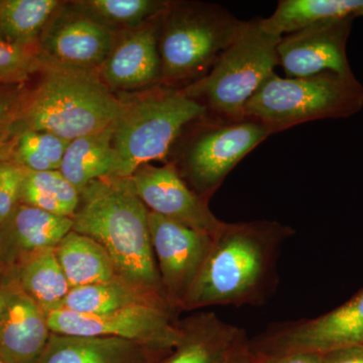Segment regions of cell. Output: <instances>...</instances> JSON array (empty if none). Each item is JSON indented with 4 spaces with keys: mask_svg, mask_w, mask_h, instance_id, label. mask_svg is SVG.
<instances>
[{
    "mask_svg": "<svg viewBox=\"0 0 363 363\" xmlns=\"http://www.w3.org/2000/svg\"><path fill=\"white\" fill-rule=\"evenodd\" d=\"M362 16L363 0H281L269 18H260V26L281 38L323 21Z\"/></svg>",
    "mask_w": 363,
    "mask_h": 363,
    "instance_id": "20",
    "label": "cell"
},
{
    "mask_svg": "<svg viewBox=\"0 0 363 363\" xmlns=\"http://www.w3.org/2000/svg\"><path fill=\"white\" fill-rule=\"evenodd\" d=\"M26 169L0 160V226L20 204L21 183Z\"/></svg>",
    "mask_w": 363,
    "mask_h": 363,
    "instance_id": "30",
    "label": "cell"
},
{
    "mask_svg": "<svg viewBox=\"0 0 363 363\" xmlns=\"http://www.w3.org/2000/svg\"><path fill=\"white\" fill-rule=\"evenodd\" d=\"M52 333L133 341L160 353L172 352L180 339L174 313L150 305H135L104 314L55 310L48 313Z\"/></svg>",
    "mask_w": 363,
    "mask_h": 363,
    "instance_id": "9",
    "label": "cell"
},
{
    "mask_svg": "<svg viewBox=\"0 0 363 363\" xmlns=\"http://www.w3.org/2000/svg\"><path fill=\"white\" fill-rule=\"evenodd\" d=\"M0 363H7L6 360H4V358L0 355Z\"/></svg>",
    "mask_w": 363,
    "mask_h": 363,
    "instance_id": "37",
    "label": "cell"
},
{
    "mask_svg": "<svg viewBox=\"0 0 363 363\" xmlns=\"http://www.w3.org/2000/svg\"><path fill=\"white\" fill-rule=\"evenodd\" d=\"M26 90L23 84L0 86V145L6 142L11 133L20 113Z\"/></svg>",
    "mask_w": 363,
    "mask_h": 363,
    "instance_id": "31",
    "label": "cell"
},
{
    "mask_svg": "<svg viewBox=\"0 0 363 363\" xmlns=\"http://www.w3.org/2000/svg\"><path fill=\"white\" fill-rule=\"evenodd\" d=\"M150 241L164 295L174 312L183 310L212 245V236L149 212Z\"/></svg>",
    "mask_w": 363,
    "mask_h": 363,
    "instance_id": "11",
    "label": "cell"
},
{
    "mask_svg": "<svg viewBox=\"0 0 363 363\" xmlns=\"http://www.w3.org/2000/svg\"><path fill=\"white\" fill-rule=\"evenodd\" d=\"M16 283L18 281H16V272L13 269L0 271V314H1Z\"/></svg>",
    "mask_w": 363,
    "mask_h": 363,
    "instance_id": "34",
    "label": "cell"
},
{
    "mask_svg": "<svg viewBox=\"0 0 363 363\" xmlns=\"http://www.w3.org/2000/svg\"><path fill=\"white\" fill-rule=\"evenodd\" d=\"M157 354L162 353L124 339L52 333L38 363H150Z\"/></svg>",
    "mask_w": 363,
    "mask_h": 363,
    "instance_id": "19",
    "label": "cell"
},
{
    "mask_svg": "<svg viewBox=\"0 0 363 363\" xmlns=\"http://www.w3.org/2000/svg\"><path fill=\"white\" fill-rule=\"evenodd\" d=\"M4 269V245L2 240L1 233H0V271Z\"/></svg>",
    "mask_w": 363,
    "mask_h": 363,
    "instance_id": "36",
    "label": "cell"
},
{
    "mask_svg": "<svg viewBox=\"0 0 363 363\" xmlns=\"http://www.w3.org/2000/svg\"><path fill=\"white\" fill-rule=\"evenodd\" d=\"M322 363H363V345L348 346L325 352Z\"/></svg>",
    "mask_w": 363,
    "mask_h": 363,
    "instance_id": "33",
    "label": "cell"
},
{
    "mask_svg": "<svg viewBox=\"0 0 363 363\" xmlns=\"http://www.w3.org/2000/svg\"><path fill=\"white\" fill-rule=\"evenodd\" d=\"M279 39L262 30L260 18L247 21L238 39L221 55L211 71L182 92L203 105L208 113L242 116L245 105L276 74Z\"/></svg>",
    "mask_w": 363,
    "mask_h": 363,
    "instance_id": "7",
    "label": "cell"
},
{
    "mask_svg": "<svg viewBox=\"0 0 363 363\" xmlns=\"http://www.w3.org/2000/svg\"><path fill=\"white\" fill-rule=\"evenodd\" d=\"M59 6L57 0H0V39L16 45H38Z\"/></svg>",
    "mask_w": 363,
    "mask_h": 363,
    "instance_id": "26",
    "label": "cell"
},
{
    "mask_svg": "<svg viewBox=\"0 0 363 363\" xmlns=\"http://www.w3.org/2000/svg\"><path fill=\"white\" fill-rule=\"evenodd\" d=\"M200 128L184 145L179 164H173L193 191L209 203L236 164L274 131L250 117L205 114Z\"/></svg>",
    "mask_w": 363,
    "mask_h": 363,
    "instance_id": "8",
    "label": "cell"
},
{
    "mask_svg": "<svg viewBox=\"0 0 363 363\" xmlns=\"http://www.w3.org/2000/svg\"><path fill=\"white\" fill-rule=\"evenodd\" d=\"M43 65L39 45H21L0 39V86L23 84Z\"/></svg>",
    "mask_w": 363,
    "mask_h": 363,
    "instance_id": "29",
    "label": "cell"
},
{
    "mask_svg": "<svg viewBox=\"0 0 363 363\" xmlns=\"http://www.w3.org/2000/svg\"><path fill=\"white\" fill-rule=\"evenodd\" d=\"M40 82L26 90L9 140L25 130L45 131L72 140L106 130L123 111L96 69L44 61Z\"/></svg>",
    "mask_w": 363,
    "mask_h": 363,
    "instance_id": "3",
    "label": "cell"
},
{
    "mask_svg": "<svg viewBox=\"0 0 363 363\" xmlns=\"http://www.w3.org/2000/svg\"><path fill=\"white\" fill-rule=\"evenodd\" d=\"M224 363H255L252 350L250 347V340L240 346L238 350L234 351L230 357Z\"/></svg>",
    "mask_w": 363,
    "mask_h": 363,
    "instance_id": "35",
    "label": "cell"
},
{
    "mask_svg": "<svg viewBox=\"0 0 363 363\" xmlns=\"http://www.w3.org/2000/svg\"><path fill=\"white\" fill-rule=\"evenodd\" d=\"M20 202L51 214L72 218L80 204V192L60 171L26 169Z\"/></svg>",
    "mask_w": 363,
    "mask_h": 363,
    "instance_id": "27",
    "label": "cell"
},
{
    "mask_svg": "<svg viewBox=\"0 0 363 363\" xmlns=\"http://www.w3.org/2000/svg\"><path fill=\"white\" fill-rule=\"evenodd\" d=\"M18 286L45 313L61 309L71 286L55 248L33 253L13 267Z\"/></svg>",
    "mask_w": 363,
    "mask_h": 363,
    "instance_id": "22",
    "label": "cell"
},
{
    "mask_svg": "<svg viewBox=\"0 0 363 363\" xmlns=\"http://www.w3.org/2000/svg\"><path fill=\"white\" fill-rule=\"evenodd\" d=\"M55 252L71 288L119 279L104 247L84 234L70 231Z\"/></svg>",
    "mask_w": 363,
    "mask_h": 363,
    "instance_id": "23",
    "label": "cell"
},
{
    "mask_svg": "<svg viewBox=\"0 0 363 363\" xmlns=\"http://www.w3.org/2000/svg\"><path fill=\"white\" fill-rule=\"evenodd\" d=\"M73 218L58 216L38 208L18 204L1 226L4 269H13L33 253L55 248L73 230Z\"/></svg>",
    "mask_w": 363,
    "mask_h": 363,
    "instance_id": "18",
    "label": "cell"
},
{
    "mask_svg": "<svg viewBox=\"0 0 363 363\" xmlns=\"http://www.w3.org/2000/svg\"><path fill=\"white\" fill-rule=\"evenodd\" d=\"M135 305H150L175 313L168 304L121 279L71 288L61 309L78 314L113 312Z\"/></svg>",
    "mask_w": 363,
    "mask_h": 363,
    "instance_id": "24",
    "label": "cell"
},
{
    "mask_svg": "<svg viewBox=\"0 0 363 363\" xmlns=\"http://www.w3.org/2000/svg\"><path fill=\"white\" fill-rule=\"evenodd\" d=\"M157 28L155 23H145L116 40L100 67V76L109 87H138L161 80Z\"/></svg>",
    "mask_w": 363,
    "mask_h": 363,
    "instance_id": "16",
    "label": "cell"
},
{
    "mask_svg": "<svg viewBox=\"0 0 363 363\" xmlns=\"http://www.w3.org/2000/svg\"><path fill=\"white\" fill-rule=\"evenodd\" d=\"M295 230L274 220L224 222L183 306H259L276 290L281 247Z\"/></svg>",
    "mask_w": 363,
    "mask_h": 363,
    "instance_id": "1",
    "label": "cell"
},
{
    "mask_svg": "<svg viewBox=\"0 0 363 363\" xmlns=\"http://www.w3.org/2000/svg\"><path fill=\"white\" fill-rule=\"evenodd\" d=\"M363 345V288L336 309L313 318L276 325L250 341L253 357L316 352Z\"/></svg>",
    "mask_w": 363,
    "mask_h": 363,
    "instance_id": "10",
    "label": "cell"
},
{
    "mask_svg": "<svg viewBox=\"0 0 363 363\" xmlns=\"http://www.w3.org/2000/svg\"><path fill=\"white\" fill-rule=\"evenodd\" d=\"M207 113L199 102L174 88H157L130 104L113 123L116 177L130 178L140 167L169 156L189 124Z\"/></svg>",
    "mask_w": 363,
    "mask_h": 363,
    "instance_id": "6",
    "label": "cell"
},
{
    "mask_svg": "<svg viewBox=\"0 0 363 363\" xmlns=\"http://www.w3.org/2000/svg\"><path fill=\"white\" fill-rule=\"evenodd\" d=\"M161 21V81L174 89L178 84H184V89L204 78L247 21L225 7L196 2L169 4Z\"/></svg>",
    "mask_w": 363,
    "mask_h": 363,
    "instance_id": "4",
    "label": "cell"
},
{
    "mask_svg": "<svg viewBox=\"0 0 363 363\" xmlns=\"http://www.w3.org/2000/svg\"><path fill=\"white\" fill-rule=\"evenodd\" d=\"M149 212L130 178L106 177L80 191L73 230L104 247L119 279L169 305L150 241Z\"/></svg>",
    "mask_w": 363,
    "mask_h": 363,
    "instance_id": "2",
    "label": "cell"
},
{
    "mask_svg": "<svg viewBox=\"0 0 363 363\" xmlns=\"http://www.w3.org/2000/svg\"><path fill=\"white\" fill-rule=\"evenodd\" d=\"M180 339L162 363H224L248 342L240 327L226 323L214 313H198L178 321Z\"/></svg>",
    "mask_w": 363,
    "mask_h": 363,
    "instance_id": "17",
    "label": "cell"
},
{
    "mask_svg": "<svg viewBox=\"0 0 363 363\" xmlns=\"http://www.w3.org/2000/svg\"><path fill=\"white\" fill-rule=\"evenodd\" d=\"M354 20L323 21L283 35L277 45V55L286 77H308L323 72L352 74L347 58V40Z\"/></svg>",
    "mask_w": 363,
    "mask_h": 363,
    "instance_id": "12",
    "label": "cell"
},
{
    "mask_svg": "<svg viewBox=\"0 0 363 363\" xmlns=\"http://www.w3.org/2000/svg\"><path fill=\"white\" fill-rule=\"evenodd\" d=\"M51 334L47 313L16 283L0 314V355L7 363H38Z\"/></svg>",
    "mask_w": 363,
    "mask_h": 363,
    "instance_id": "15",
    "label": "cell"
},
{
    "mask_svg": "<svg viewBox=\"0 0 363 363\" xmlns=\"http://www.w3.org/2000/svg\"><path fill=\"white\" fill-rule=\"evenodd\" d=\"M69 143L45 131H21L0 145V160L28 171H59Z\"/></svg>",
    "mask_w": 363,
    "mask_h": 363,
    "instance_id": "25",
    "label": "cell"
},
{
    "mask_svg": "<svg viewBox=\"0 0 363 363\" xmlns=\"http://www.w3.org/2000/svg\"><path fill=\"white\" fill-rule=\"evenodd\" d=\"M130 179L136 195L152 213L211 236L223 223L210 210L209 203L189 187L171 162L162 167L145 164Z\"/></svg>",
    "mask_w": 363,
    "mask_h": 363,
    "instance_id": "14",
    "label": "cell"
},
{
    "mask_svg": "<svg viewBox=\"0 0 363 363\" xmlns=\"http://www.w3.org/2000/svg\"><path fill=\"white\" fill-rule=\"evenodd\" d=\"M113 124L106 130L69 143L59 171L79 192L92 182L116 177V156L112 145Z\"/></svg>",
    "mask_w": 363,
    "mask_h": 363,
    "instance_id": "21",
    "label": "cell"
},
{
    "mask_svg": "<svg viewBox=\"0 0 363 363\" xmlns=\"http://www.w3.org/2000/svg\"><path fill=\"white\" fill-rule=\"evenodd\" d=\"M79 9L104 25L140 26L156 20L168 9L169 2L157 0H86L75 2Z\"/></svg>",
    "mask_w": 363,
    "mask_h": 363,
    "instance_id": "28",
    "label": "cell"
},
{
    "mask_svg": "<svg viewBox=\"0 0 363 363\" xmlns=\"http://www.w3.org/2000/svg\"><path fill=\"white\" fill-rule=\"evenodd\" d=\"M116 40L111 28L77 7V11H57L43 30L38 45L45 62L99 69Z\"/></svg>",
    "mask_w": 363,
    "mask_h": 363,
    "instance_id": "13",
    "label": "cell"
},
{
    "mask_svg": "<svg viewBox=\"0 0 363 363\" xmlns=\"http://www.w3.org/2000/svg\"><path fill=\"white\" fill-rule=\"evenodd\" d=\"M255 363H322V354L316 352H289L255 358Z\"/></svg>",
    "mask_w": 363,
    "mask_h": 363,
    "instance_id": "32",
    "label": "cell"
},
{
    "mask_svg": "<svg viewBox=\"0 0 363 363\" xmlns=\"http://www.w3.org/2000/svg\"><path fill=\"white\" fill-rule=\"evenodd\" d=\"M362 108L363 85L353 73L298 78L274 74L245 105L242 116L262 121L276 135L311 121L348 118Z\"/></svg>",
    "mask_w": 363,
    "mask_h": 363,
    "instance_id": "5",
    "label": "cell"
}]
</instances>
